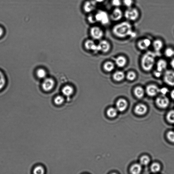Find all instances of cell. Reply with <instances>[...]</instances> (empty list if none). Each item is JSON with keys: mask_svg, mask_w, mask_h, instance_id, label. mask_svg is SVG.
Masks as SVG:
<instances>
[{"mask_svg": "<svg viewBox=\"0 0 174 174\" xmlns=\"http://www.w3.org/2000/svg\"><path fill=\"white\" fill-rule=\"evenodd\" d=\"M159 88L157 85L154 84L150 85L146 89V92L148 96L150 97L155 96L159 93Z\"/></svg>", "mask_w": 174, "mask_h": 174, "instance_id": "cell-11", "label": "cell"}, {"mask_svg": "<svg viewBox=\"0 0 174 174\" xmlns=\"http://www.w3.org/2000/svg\"><path fill=\"white\" fill-rule=\"evenodd\" d=\"M171 66L174 69V58L171 60L170 62Z\"/></svg>", "mask_w": 174, "mask_h": 174, "instance_id": "cell-43", "label": "cell"}, {"mask_svg": "<svg viewBox=\"0 0 174 174\" xmlns=\"http://www.w3.org/2000/svg\"><path fill=\"white\" fill-rule=\"evenodd\" d=\"M169 92V90L166 87H163L161 89H159V93H161L162 95H165L168 93Z\"/></svg>", "mask_w": 174, "mask_h": 174, "instance_id": "cell-39", "label": "cell"}, {"mask_svg": "<svg viewBox=\"0 0 174 174\" xmlns=\"http://www.w3.org/2000/svg\"><path fill=\"white\" fill-rule=\"evenodd\" d=\"M170 96L171 98L174 100V90L171 92Z\"/></svg>", "mask_w": 174, "mask_h": 174, "instance_id": "cell-44", "label": "cell"}, {"mask_svg": "<svg viewBox=\"0 0 174 174\" xmlns=\"http://www.w3.org/2000/svg\"><path fill=\"white\" fill-rule=\"evenodd\" d=\"M45 173L44 169L42 166H38L36 167L33 170V173L35 174H43Z\"/></svg>", "mask_w": 174, "mask_h": 174, "instance_id": "cell-32", "label": "cell"}, {"mask_svg": "<svg viewBox=\"0 0 174 174\" xmlns=\"http://www.w3.org/2000/svg\"><path fill=\"white\" fill-rule=\"evenodd\" d=\"M90 33L93 38L96 39H101L103 35V32L100 27L94 26L91 28Z\"/></svg>", "mask_w": 174, "mask_h": 174, "instance_id": "cell-7", "label": "cell"}, {"mask_svg": "<svg viewBox=\"0 0 174 174\" xmlns=\"http://www.w3.org/2000/svg\"><path fill=\"white\" fill-rule=\"evenodd\" d=\"M117 108H109L107 112V114L108 117L111 118L115 117L117 114L118 111Z\"/></svg>", "mask_w": 174, "mask_h": 174, "instance_id": "cell-24", "label": "cell"}, {"mask_svg": "<svg viewBox=\"0 0 174 174\" xmlns=\"http://www.w3.org/2000/svg\"><path fill=\"white\" fill-rule=\"evenodd\" d=\"M167 119L169 122L174 123V110L169 112L167 115Z\"/></svg>", "mask_w": 174, "mask_h": 174, "instance_id": "cell-33", "label": "cell"}, {"mask_svg": "<svg viewBox=\"0 0 174 174\" xmlns=\"http://www.w3.org/2000/svg\"><path fill=\"white\" fill-rule=\"evenodd\" d=\"M89 14L87 17V21L90 24H94L96 23L97 21L94 14L91 13Z\"/></svg>", "mask_w": 174, "mask_h": 174, "instance_id": "cell-31", "label": "cell"}, {"mask_svg": "<svg viewBox=\"0 0 174 174\" xmlns=\"http://www.w3.org/2000/svg\"><path fill=\"white\" fill-rule=\"evenodd\" d=\"M155 55L154 53L149 52L143 55L141 61V66L144 70L149 71L154 67L155 63Z\"/></svg>", "mask_w": 174, "mask_h": 174, "instance_id": "cell-2", "label": "cell"}, {"mask_svg": "<svg viewBox=\"0 0 174 174\" xmlns=\"http://www.w3.org/2000/svg\"><path fill=\"white\" fill-rule=\"evenodd\" d=\"M154 74L155 76H156V77L159 78L162 76V73L156 70L154 72Z\"/></svg>", "mask_w": 174, "mask_h": 174, "instance_id": "cell-40", "label": "cell"}, {"mask_svg": "<svg viewBox=\"0 0 174 174\" xmlns=\"http://www.w3.org/2000/svg\"><path fill=\"white\" fill-rule=\"evenodd\" d=\"M134 92L135 96L138 98H143L145 94L144 90L140 87H136L134 90Z\"/></svg>", "mask_w": 174, "mask_h": 174, "instance_id": "cell-22", "label": "cell"}, {"mask_svg": "<svg viewBox=\"0 0 174 174\" xmlns=\"http://www.w3.org/2000/svg\"><path fill=\"white\" fill-rule=\"evenodd\" d=\"M111 4L114 8H120L122 5V0H111Z\"/></svg>", "mask_w": 174, "mask_h": 174, "instance_id": "cell-34", "label": "cell"}, {"mask_svg": "<svg viewBox=\"0 0 174 174\" xmlns=\"http://www.w3.org/2000/svg\"><path fill=\"white\" fill-rule=\"evenodd\" d=\"M98 46L99 51H101L103 52H108L110 48V44L105 40L101 41Z\"/></svg>", "mask_w": 174, "mask_h": 174, "instance_id": "cell-14", "label": "cell"}, {"mask_svg": "<svg viewBox=\"0 0 174 174\" xmlns=\"http://www.w3.org/2000/svg\"><path fill=\"white\" fill-rule=\"evenodd\" d=\"M150 162L149 157L147 155H144L140 159V163L143 165H147Z\"/></svg>", "mask_w": 174, "mask_h": 174, "instance_id": "cell-28", "label": "cell"}, {"mask_svg": "<svg viewBox=\"0 0 174 174\" xmlns=\"http://www.w3.org/2000/svg\"><path fill=\"white\" fill-rule=\"evenodd\" d=\"M147 106L143 104H138L136 106L135 108V113L139 115H143L147 112Z\"/></svg>", "mask_w": 174, "mask_h": 174, "instance_id": "cell-16", "label": "cell"}, {"mask_svg": "<svg viewBox=\"0 0 174 174\" xmlns=\"http://www.w3.org/2000/svg\"><path fill=\"white\" fill-rule=\"evenodd\" d=\"M97 4L102 3H103L105 1V0H94Z\"/></svg>", "mask_w": 174, "mask_h": 174, "instance_id": "cell-42", "label": "cell"}, {"mask_svg": "<svg viewBox=\"0 0 174 174\" xmlns=\"http://www.w3.org/2000/svg\"><path fill=\"white\" fill-rule=\"evenodd\" d=\"M153 45L155 51L157 52H159L163 47V43L159 39H157L153 43Z\"/></svg>", "mask_w": 174, "mask_h": 174, "instance_id": "cell-20", "label": "cell"}, {"mask_svg": "<svg viewBox=\"0 0 174 174\" xmlns=\"http://www.w3.org/2000/svg\"><path fill=\"white\" fill-rule=\"evenodd\" d=\"M142 169V167L140 164H136L132 165L130 168V171L132 173L138 174L140 173Z\"/></svg>", "mask_w": 174, "mask_h": 174, "instance_id": "cell-21", "label": "cell"}, {"mask_svg": "<svg viewBox=\"0 0 174 174\" xmlns=\"http://www.w3.org/2000/svg\"><path fill=\"white\" fill-rule=\"evenodd\" d=\"M113 32L115 36L121 38L135 35L132 25L128 21L120 22L115 25L113 28Z\"/></svg>", "mask_w": 174, "mask_h": 174, "instance_id": "cell-1", "label": "cell"}, {"mask_svg": "<svg viewBox=\"0 0 174 174\" xmlns=\"http://www.w3.org/2000/svg\"><path fill=\"white\" fill-rule=\"evenodd\" d=\"M94 14L97 23H99L102 25H108L111 20L110 14L105 10H99Z\"/></svg>", "mask_w": 174, "mask_h": 174, "instance_id": "cell-4", "label": "cell"}, {"mask_svg": "<svg viewBox=\"0 0 174 174\" xmlns=\"http://www.w3.org/2000/svg\"><path fill=\"white\" fill-rule=\"evenodd\" d=\"M124 74L123 72L117 71L114 74V79L117 82H120L124 79Z\"/></svg>", "mask_w": 174, "mask_h": 174, "instance_id": "cell-23", "label": "cell"}, {"mask_svg": "<svg viewBox=\"0 0 174 174\" xmlns=\"http://www.w3.org/2000/svg\"><path fill=\"white\" fill-rule=\"evenodd\" d=\"M151 44V41L150 39H144L139 41L138 46L141 50H145L149 48Z\"/></svg>", "mask_w": 174, "mask_h": 174, "instance_id": "cell-12", "label": "cell"}, {"mask_svg": "<svg viewBox=\"0 0 174 174\" xmlns=\"http://www.w3.org/2000/svg\"><path fill=\"white\" fill-rule=\"evenodd\" d=\"M167 137L169 141L172 142L174 143V132L169 131L167 134Z\"/></svg>", "mask_w": 174, "mask_h": 174, "instance_id": "cell-38", "label": "cell"}, {"mask_svg": "<svg viewBox=\"0 0 174 174\" xmlns=\"http://www.w3.org/2000/svg\"><path fill=\"white\" fill-rule=\"evenodd\" d=\"M115 62L118 67L122 68L126 64L127 60L126 58L123 56H119L116 59Z\"/></svg>", "mask_w": 174, "mask_h": 174, "instance_id": "cell-19", "label": "cell"}, {"mask_svg": "<svg viewBox=\"0 0 174 174\" xmlns=\"http://www.w3.org/2000/svg\"><path fill=\"white\" fill-rule=\"evenodd\" d=\"M164 80L167 84L170 86H174V71L168 70L164 74Z\"/></svg>", "mask_w": 174, "mask_h": 174, "instance_id": "cell-9", "label": "cell"}, {"mask_svg": "<svg viewBox=\"0 0 174 174\" xmlns=\"http://www.w3.org/2000/svg\"><path fill=\"white\" fill-rule=\"evenodd\" d=\"M36 75L40 79H45L47 75V73L44 69L39 68L36 71Z\"/></svg>", "mask_w": 174, "mask_h": 174, "instance_id": "cell-27", "label": "cell"}, {"mask_svg": "<svg viewBox=\"0 0 174 174\" xmlns=\"http://www.w3.org/2000/svg\"><path fill=\"white\" fill-rule=\"evenodd\" d=\"M165 55L167 57H172L174 55V50L171 48H167L165 51Z\"/></svg>", "mask_w": 174, "mask_h": 174, "instance_id": "cell-36", "label": "cell"}, {"mask_svg": "<svg viewBox=\"0 0 174 174\" xmlns=\"http://www.w3.org/2000/svg\"><path fill=\"white\" fill-rule=\"evenodd\" d=\"M157 105L159 108H164L167 107L169 103L168 98L165 95H162L158 97L156 100Z\"/></svg>", "mask_w": 174, "mask_h": 174, "instance_id": "cell-8", "label": "cell"}, {"mask_svg": "<svg viewBox=\"0 0 174 174\" xmlns=\"http://www.w3.org/2000/svg\"><path fill=\"white\" fill-rule=\"evenodd\" d=\"M140 16V11L137 8L133 7L127 8L124 12V17L129 22L136 21Z\"/></svg>", "mask_w": 174, "mask_h": 174, "instance_id": "cell-3", "label": "cell"}, {"mask_svg": "<svg viewBox=\"0 0 174 174\" xmlns=\"http://www.w3.org/2000/svg\"><path fill=\"white\" fill-rule=\"evenodd\" d=\"M122 4L127 8L133 7L134 3V0H122Z\"/></svg>", "mask_w": 174, "mask_h": 174, "instance_id": "cell-30", "label": "cell"}, {"mask_svg": "<svg viewBox=\"0 0 174 174\" xmlns=\"http://www.w3.org/2000/svg\"><path fill=\"white\" fill-rule=\"evenodd\" d=\"M111 20L118 22L122 19L124 16V13L120 8H114L110 14Z\"/></svg>", "mask_w": 174, "mask_h": 174, "instance_id": "cell-6", "label": "cell"}, {"mask_svg": "<svg viewBox=\"0 0 174 174\" xmlns=\"http://www.w3.org/2000/svg\"><path fill=\"white\" fill-rule=\"evenodd\" d=\"M97 4L94 0H87L84 2L83 5V10L86 13H92L96 10Z\"/></svg>", "mask_w": 174, "mask_h": 174, "instance_id": "cell-5", "label": "cell"}, {"mask_svg": "<svg viewBox=\"0 0 174 174\" xmlns=\"http://www.w3.org/2000/svg\"><path fill=\"white\" fill-rule=\"evenodd\" d=\"M136 74L133 71H130L127 74V79L132 81L135 79L136 78Z\"/></svg>", "mask_w": 174, "mask_h": 174, "instance_id": "cell-37", "label": "cell"}, {"mask_svg": "<svg viewBox=\"0 0 174 174\" xmlns=\"http://www.w3.org/2000/svg\"><path fill=\"white\" fill-rule=\"evenodd\" d=\"M85 45V48L88 50H92L95 52L99 51L98 45H96L94 41L91 40L87 41Z\"/></svg>", "mask_w": 174, "mask_h": 174, "instance_id": "cell-15", "label": "cell"}, {"mask_svg": "<svg viewBox=\"0 0 174 174\" xmlns=\"http://www.w3.org/2000/svg\"><path fill=\"white\" fill-rule=\"evenodd\" d=\"M55 85L54 80L52 78H45L42 84V87L43 90L46 92H48L52 90Z\"/></svg>", "mask_w": 174, "mask_h": 174, "instance_id": "cell-10", "label": "cell"}, {"mask_svg": "<svg viewBox=\"0 0 174 174\" xmlns=\"http://www.w3.org/2000/svg\"><path fill=\"white\" fill-rule=\"evenodd\" d=\"M62 91L64 95L69 96L73 94L74 89L70 86L66 85L63 88Z\"/></svg>", "mask_w": 174, "mask_h": 174, "instance_id": "cell-18", "label": "cell"}, {"mask_svg": "<svg viewBox=\"0 0 174 174\" xmlns=\"http://www.w3.org/2000/svg\"><path fill=\"white\" fill-rule=\"evenodd\" d=\"M64 101V97L61 96H58L55 98L54 102L57 105H61Z\"/></svg>", "mask_w": 174, "mask_h": 174, "instance_id": "cell-35", "label": "cell"}, {"mask_svg": "<svg viewBox=\"0 0 174 174\" xmlns=\"http://www.w3.org/2000/svg\"><path fill=\"white\" fill-rule=\"evenodd\" d=\"M116 108L117 110L123 112L126 109L127 106V103L126 100L120 99L116 103Z\"/></svg>", "mask_w": 174, "mask_h": 174, "instance_id": "cell-13", "label": "cell"}, {"mask_svg": "<svg viewBox=\"0 0 174 174\" xmlns=\"http://www.w3.org/2000/svg\"><path fill=\"white\" fill-rule=\"evenodd\" d=\"M4 33V29L3 28L0 26V38L3 35Z\"/></svg>", "mask_w": 174, "mask_h": 174, "instance_id": "cell-41", "label": "cell"}, {"mask_svg": "<svg viewBox=\"0 0 174 174\" xmlns=\"http://www.w3.org/2000/svg\"><path fill=\"white\" fill-rule=\"evenodd\" d=\"M161 169V166L158 163H153L151 166V170L152 172L156 173L159 172Z\"/></svg>", "mask_w": 174, "mask_h": 174, "instance_id": "cell-29", "label": "cell"}, {"mask_svg": "<svg viewBox=\"0 0 174 174\" xmlns=\"http://www.w3.org/2000/svg\"><path fill=\"white\" fill-rule=\"evenodd\" d=\"M104 68L107 71H112L114 68V64L112 62H106L104 65Z\"/></svg>", "mask_w": 174, "mask_h": 174, "instance_id": "cell-26", "label": "cell"}, {"mask_svg": "<svg viewBox=\"0 0 174 174\" xmlns=\"http://www.w3.org/2000/svg\"><path fill=\"white\" fill-rule=\"evenodd\" d=\"M6 79L4 74L0 71V90L3 89L6 85Z\"/></svg>", "mask_w": 174, "mask_h": 174, "instance_id": "cell-25", "label": "cell"}, {"mask_svg": "<svg viewBox=\"0 0 174 174\" xmlns=\"http://www.w3.org/2000/svg\"><path fill=\"white\" fill-rule=\"evenodd\" d=\"M167 64L165 60H160L157 62L156 70L162 73L167 68Z\"/></svg>", "mask_w": 174, "mask_h": 174, "instance_id": "cell-17", "label": "cell"}]
</instances>
